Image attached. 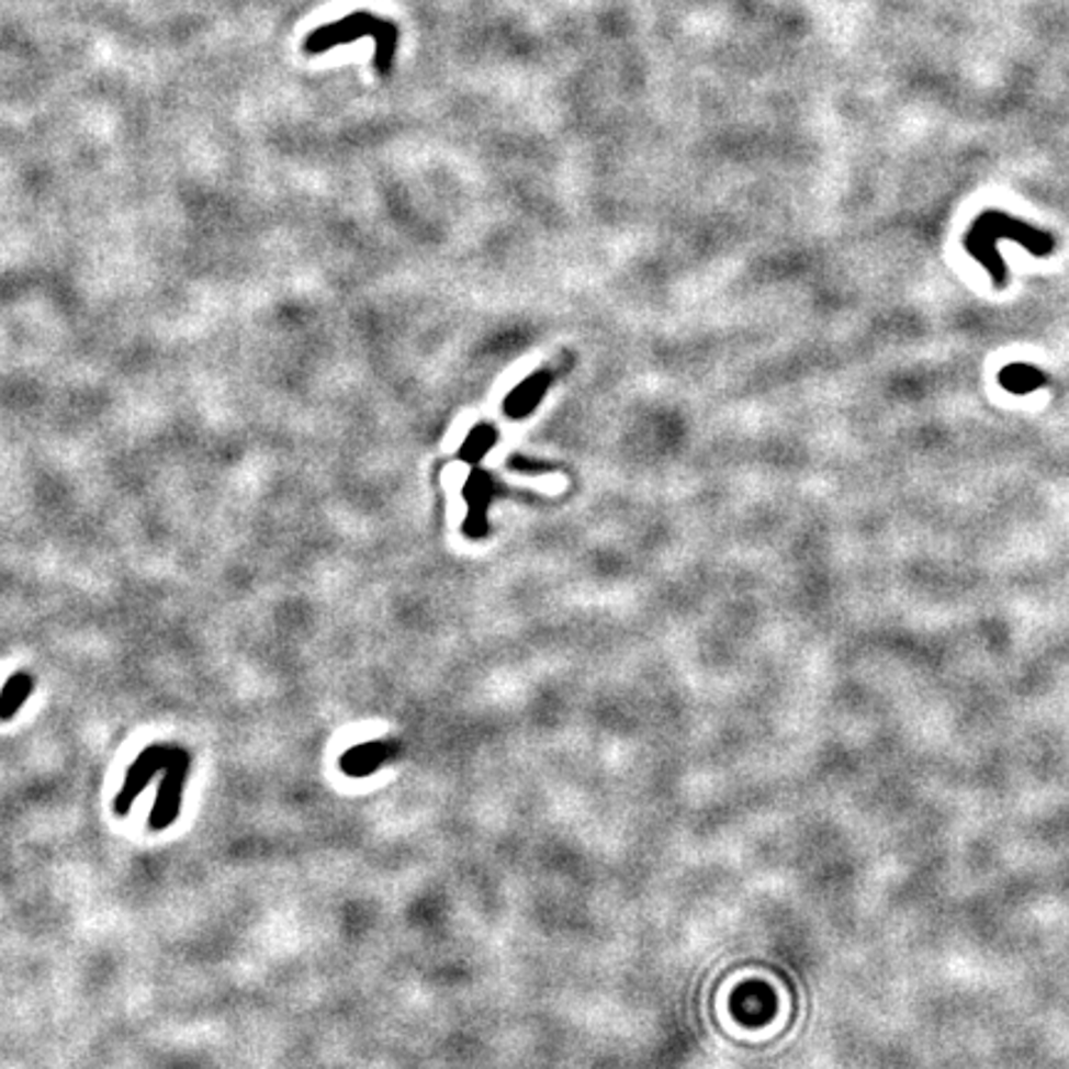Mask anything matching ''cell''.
<instances>
[{
  "label": "cell",
  "mask_w": 1069,
  "mask_h": 1069,
  "mask_svg": "<svg viewBox=\"0 0 1069 1069\" xmlns=\"http://www.w3.org/2000/svg\"><path fill=\"white\" fill-rule=\"evenodd\" d=\"M998 240L1020 243V246L1037 258H1047L1057 246L1053 233L1039 230L1025 221L1008 216L1003 211H986L966 233L964 248L970 252V258L988 270V275L993 280L995 288L1008 285V268L1005 262L1000 260Z\"/></svg>",
  "instance_id": "cell-1"
},
{
  "label": "cell",
  "mask_w": 1069,
  "mask_h": 1069,
  "mask_svg": "<svg viewBox=\"0 0 1069 1069\" xmlns=\"http://www.w3.org/2000/svg\"><path fill=\"white\" fill-rule=\"evenodd\" d=\"M169 757H171V745L159 743V745H149L147 751H144L137 761H134V765L130 767V773H126L122 792L116 795V800H114L116 814L130 812L132 802L137 800V795L149 785L151 777L157 775L159 770H167Z\"/></svg>",
  "instance_id": "cell-3"
},
{
  "label": "cell",
  "mask_w": 1069,
  "mask_h": 1069,
  "mask_svg": "<svg viewBox=\"0 0 1069 1069\" xmlns=\"http://www.w3.org/2000/svg\"><path fill=\"white\" fill-rule=\"evenodd\" d=\"M998 384L1010 394L1023 396V394H1033V392H1037V389L1047 386L1049 376L1043 372V369H1037L1035 364L1015 362V364H1008V367L1000 369Z\"/></svg>",
  "instance_id": "cell-4"
},
{
  "label": "cell",
  "mask_w": 1069,
  "mask_h": 1069,
  "mask_svg": "<svg viewBox=\"0 0 1069 1069\" xmlns=\"http://www.w3.org/2000/svg\"><path fill=\"white\" fill-rule=\"evenodd\" d=\"M31 694H33V676L25 672L15 674L11 682L3 686V691H0V721H11V718L18 713V708L31 698Z\"/></svg>",
  "instance_id": "cell-5"
},
{
  "label": "cell",
  "mask_w": 1069,
  "mask_h": 1069,
  "mask_svg": "<svg viewBox=\"0 0 1069 1069\" xmlns=\"http://www.w3.org/2000/svg\"><path fill=\"white\" fill-rule=\"evenodd\" d=\"M542 389H545V379L542 376H532L528 382H522L508 398V412L520 419V416L528 414L532 406H538Z\"/></svg>",
  "instance_id": "cell-6"
},
{
  "label": "cell",
  "mask_w": 1069,
  "mask_h": 1069,
  "mask_svg": "<svg viewBox=\"0 0 1069 1069\" xmlns=\"http://www.w3.org/2000/svg\"><path fill=\"white\" fill-rule=\"evenodd\" d=\"M189 765H191V755L183 751V747L171 745L167 773H164L157 802H154V810L149 818V828L154 832L167 830L169 824L177 822L181 812V800H183V785H187V777H189Z\"/></svg>",
  "instance_id": "cell-2"
},
{
  "label": "cell",
  "mask_w": 1069,
  "mask_h": 1069,
  "mask_svg": "<svg viewBox=\"0 0 1069 1069\" xmlns=\"http://www.w3.org/2000/svg\"><path fill=\"white\" fill-rule=\"evenodd\" d=\"M493 443H495V434H493L491 429H485V426H483V429H479V431H473V434H471L469 443L463 446V455H465V459H469V461H473V459H481V455H483L485 451H488Z\"/></svg>",
  "instance_id": "cell-7"
}]
</instances>
